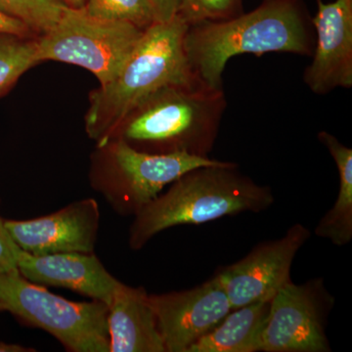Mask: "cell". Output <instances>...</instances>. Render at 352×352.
Segmentation results:
<instances>
[{
	"mask_svg": "<svg viewBox=\"0 0 352 352\" xmlns=\"http://www.w3.org/2000/svg\"><path fill=\"white\" fill-rule=\"evenodd\" d=\"M314 46V25L302 0H264L252 12L232 19L189 25L184 39L192 71L219 89L231 58L270 52L311 57Z\"/></svg>",
	"mask_w": 352,
	"mask_h": 352,
	"instance_id": "6da1fadb",
	"label": "cell"
},
{
	"mask_svg": "<svg viewBox=\"0 0 352 352\" xmlns=\"http://www.w3.org/2000/svg\"><path fill=\"white\" fill-rule=\"evenodd\" d=\"M270 186L254 182L238 164L223 162L187 171L134 215L129 245L138 251L157 234L178 226H199L221 217L268 210L274 203Z\"/></svg>",
	"mask_w": 352,
	"mask_h": 352,
	"instance_id": "7a4b0ae2",
	"label": "cell"
},
{
	"mask_svg": "<svg viewBox=\"0 0 352 352\" xmlns=\"http://www.w3.org/2000/svg\"><path fill=\"white\" fill-rule=\"evenodd\" d=\"M226 105L223 88L208 87L201 80L168 85L132 109L108 140L119 139L149 154L208 157Z\"/></svg>",
	"mask_w": 352,
	"mask_h": 352,
	"instance_id": "3957f363",
	"label": "cell"
},
{
	"mask_svg": "<svg viewBox=\"0 0 352 352\" xmlns=\"http://www.w3.org/2000/svg\"><path fill=\"white\" fill-rule=\"evenodd\" d=\"M188 27L178 14L155 23L145 30L119 75L90 94L85 131L96 145L107 141L127 113L157 90L200 80L185 52Z\"/></svg>",
	"mask_w": 352,
	"mask_h": 352,
	"instance_id": "277c9868",
	"label": "cell"
},
{
	"mask_svg": "<svg viewBox=\"0 0 352 352\" xmlns=\"http://www.w3.org/2000/svg\"><path fill=\"white\" fill-rule=\"evenodd\" d=\"M224 161L188 154H149L119 139L96 145L90 157L92 188L122 217H134L187 171Z\"/></svg>",
	"mask_w": 352,
	"mask_h": 352,
	"instance_id": "5b68a950",
	"label": "cell"
},
{
	"mask_svg": "<svg viewBox=\"0 0 352 352\" xmlns=\"http://www.w3.org/2000/svg\"><path fill=\"white\" fill-rule=\"evenodd\" d=\"M0 309L50 333L68 351L110 352L109 307L99 300L71 302L13 270L0 273Z\"/></svg>",
	"mask_w": 352,
	"mask_h": 352,
	"instance_id": "8992f818",
	"label": "cell"
},
{
	"mask_svg": "<svg viewBox=\"0 0 352 352\" xmlns=\"http://www.w3.org/2000/svg\"><path fill=\"white\" fill-rule=\"evenodd\" d=\"M143 34L129 23L100 19L83 8L68 7L57 25L36 38V57L39 63L82 67L105 85L119 75Z\"/></svg>",
	"mask_w": 352,
	"mask_h": 352,
	"instance_id": "52a82bcc",
	"label": "cell"
},
{
	"mask_svg": "<svg viewBox=\"0 0 352 352\" xmlns=\"http://www.w3.org/2000/svg\"><path fill=\"white\" fill-rule=\"evenodd\" d=\"M333 305L323 278L285 285L271 298L261 351H332L327 325Z\"/></svg>",
	"mask_w": 352,
	"mask_h": 352,
	"instance_id": "ba28073f",
	"label": "cell"
},
{
	"mask_svg": "<svg viewBox=\"0 0 352 352\" xmlns=\"http://www.w3.org/2000/svg\"><path fill=\"white\" fill-rule=\"evenodd\" d=\"M310 236L311 231L307 226L295 223L282 237L259 243L240 261L217 270L214 276L232 309L270 300L292 282L294 259Z\"/></svg>",
	"mask_w": 352,
	"mask_h": 352,
	"instance_id": "9c48e42d",
	"label": "cell"
},
{
	"mask_svg": "<svg viewBox=\"0 0 352 352\" xmlns=\"http://www.w3.org/2000/svg\"><path fill=\"white\" fill-rule=\"evenodd\" d=\"M149 300L166 352H187L232 310L215 276L195 288L149 294Z\"/></svg>",
	"mask_w": 352,
	"mask_h": 352,
	"instance_id": "30bf717a",
	"label": "cell"
},
{
	"mask_svg": "<svg viewBox=\"0 0 352 352\" xmlns=\"http://www.w3.org/2000/svg\"><path fill=\"white\" fill-rule=\"evenodd\" d=\"M7 230L22 251L34 256L94 252L100 210L94 198L69 204L58 212L29 220H6Z\"/></svg>",
	"mask_w": 352,
	"mask_h": 352,
	"instance_id": "8fae6325",
	"label": "cell"
},
{
	"mask_svg": "<svg viewBox=\"0 0 352 352\" xmlns=\"http://www.w3.org/2000/svg\"><path fill=\"white\" fill-rule=\"evenodd\" d=\"M311 19L316 39L312 62L303 80L315 94H330L336 88L352 87V0L325 3L316 0Z\"/></svg>",
	"mask_w": 352,
	"mask_h": 352,
	"instance_id": "7c38bea8",
	"label": "cell"
},
{
	"mask_svg": "<svg viewBox=\"0 0 352 352\" xmlns=\"http://www.w3.org/2000/svg\"><path fill=\"white\" fill-rule=\"evenodd\" d=\"M17 268L32 283L69 289L107 305L120 284L94 252L34 256L19 248Z\"/></svg>",
	"mask_w": 352,
	"mask_h": 352,
	"instance_id": "4fadbf2b",
	"label": "cell"
},
{
	"mask_svg": "<svg viewBox=\"0 0 352 352\" xmlns=\"http://www.w3.org/2000/svg\"><path fill=\"white\" fill-rule=\"evenodd\" d=\"M108 307L110 352H166L149 294L143 287L120 282Z\"/></svg>",
	"mask_w": 352,
	"mask_h": 352,
	"instance_id": "5bb4252c",
	"label": "cell"
},
{
	"mask_svg": "<svg viewBox=\"0 0 352 352\" xmlns=\"http://www.w3.org/2000/svg\"><path fill=\"white\" fill-rule=\"evenodd\" d=\"M263 300L231 310L219 325L200 338L187 352H258L270 310Z\"/></svg>",
	"mask_w": 352,
	"mask_h": 352,
	"instance_id": "9a60e30c",
	"label": "cell"
},
{
	"mask_svg": "<svg viewBox=\"0 0 352 352\" xmlns=\"http://www.w3.org/2000/svg\"><path fill=\"white\" fill-rule=\"evenodd\" d=\"M339 171V192L335 204L319 220L315 235L329 240L336 247H344L352 240V149L327 131L318 133Z\"/></svg>",
	"mask_w": 352,
	"mask_h": 352,
	"instance_id": "2e32d148",
	"label": "cell"
},
{
	"mask_svg": "<svg viewBox=\"0 0 352 352\" xmlns=\"http://www.w3.org/2000/svg\"><path fill=\"white\" fill-rule=\"evenodd\" d=\"M36 38L0 32V96L32 67L39 64Z\"/></svg>",
	"mask_w": 352,
	"mask_h": 352,
	"instance_id": "e0dca14e",
	"label": "cell"
},
{
	"mask_svg": "<svg viewBox=\"0 0 352 352\" xmlns=\"http://www.w3.org/2000/svg\"><path fill=\"white\" fill-rule=\"evenodd\" d=\"M67 8L62 0H0V10L24 23L38 38L57 25Z\"/></svg>",
	"mask_w": 352,
	"mask_h": 352,
	"instance_id": "ac0fdd59",
	"label": "cell"
},
{
	"mask_svg": "<svg viewBox=\"0 0 352 352\" xmlns=\"http://www.w3.org/2000/svg\"><path fill=\"white\" fill-rule=\"evenodd\" d=\"M83 9L94 17L129 23L143 31L159 22L151 0H87Z\"/></svg>",
	"mask_w": 352,
	"mask_h": 352,
	"instance_id": "d6986e66",
	"label": "cell"
},
{
	"mask_svg": "<svg viewBox=\"0 0 352 352\" xmlns=\"http://www.w3.org/2000/svg\"><path fill=\"white\" fill-rule=\"evenodd\" d=\"M243 13V0H182L177 12L189 25L232 19Z\"/></svg>",
	"mask_w": 352,
	"mask_h": 352,
	"instance_id": "ffe728a7",
	"label": "cell"
},
{
	"mask_svg": "<svg viewBox=\"0 0 352 352\" xmlns=\"http://www.w3.org/2000/svg\"><path fill=\"white\" fill-rule=\"evenodd\" d=\"M18 251L19 247L7 230L6 220L0 217V273L18 270Z\"/></svg>",
	"mask_w": 352,
	"mask_h": 352,
	"instance_id": "44dd1931",
	"label": "cell"
},
{
	"mask_svg": "<svg viewBox=\"0 0 352 352\" xmlns=\"http://www.w3.org/2000/svg\"><path fill=\"white\" fill-rule=\"evenodd\" d=\"M0 32L17 34V36H29V38H38V36H34V32L24 23L7 15L1 10H0Z\"/></svg>",
	"mask_w": 352,
	"mask_h": 352,
	"instance_id": "7402d4cb",
	"label": "cell"
},
{
	"mask_svg": "<svg viewBox=\"0 0 352 352\" xmlns=\"http://www.w3.org/2000/svg\"><path fill=\"white\" fill-rule=\"evenodd\" d=\"M159 22L173 19L177 14L182 0H151Z\"/></svg>",
	"mask_w": 352,
	"mask_h": 352,
	"instance_id": "603a6c76",
	"label": "cell"
},
{
	"mask_svg": "<svg viewBox=\"0 0 352 352\" xmlns=\"http://www.w3.org/2000/svg\"><path fill=\"white\" fill-rule=\"evenodd\" d=\"M36 349L32 347H25L20 344H6L0 342V352H34Z\"/></svg>",
	"mask_w": 352,
	"mask_h": 352,
	"instance_id": "cb8c5ba5",
	"label": "cell"
},
{
	"mask_svg": "<svg viewBox=\"0 0 352 352\" xmlns=\"http://www.w3.org/2000/svg\"><path fill=\"white\" fill-rule=\"evenodd\" d=\"M69 8L82 9L87 4V0H62Z\"/></svg>",
	"mask_w": 352,
	"mask_h": 352,
	"instance_id": "d4e9b609",
	"label": "cell"
},
{
	"mask_svg": "<svg viewBox=\"0 0 352 352\" xmlns=\"http://www.w3.org/2000/svg\"><path fill=\"white\" fill-rule=\"evenodd\" d=\"M0 311H1V309H0Z\"/></svg>",
	"mask_w": 352,
	"mask_h": 352,
	"instance_id": "484cf974",
	"label": "cell"
}]
</instances>
